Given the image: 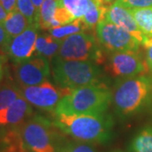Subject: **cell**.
<instances>
[{"mask_svg": "<svg viewBox=\"0 0 152 152\" xmlns=\"http://www.w3.org/2000/svg\"><path fill=\"white\" fill-rule=\"evenodd\" d=\"M53 122L64 134L77 141L91 145H105L113 138L114 121L112 115L53 114Z\"/></svg>", "mask_w": 152, "mask_h": 152, "instance_id": "cell-1", "label": "cell"}, {"mask_svg": "<svg viewBox=\"0 0 152 152\" xmlns=\"http://www.w3.org/2000/svg\"><path fill=\"white\" fill-rule=\"evenodd\" d=\"M114 112L120 118L141 113L152 105V77L145 75L118 79L113 91Z\"/></svg>", "mask_w": 152, "mask_h": 152, "instance_id": "cell-2", "label": "cell"}, {"mask_svg": "<svg viewBox=\"0 0 152 152\" xmlns=\"http://www.w3.org/2000/svg\"><path fill=\"white\" fill-rule=\"evenodd\" d=\"M113 102L107 85H94L69 90L53 114H99L107 113Z\"/></svg>", "mask_w": 152, "mask_h": 152, "instance_id": "cell-3", "label": "cell"}, {"mask_svg": "<svg viewBox=\"0 0 152 152\" xmlns=\"http://www.w3.org/2000/svg\"><path fill=\"white\" fill-rule=\"evenodd\" d=\"M53 77L60 88L73 90L94 85H107V80L96 64L89 61L53 60Z\"/></svg>", "mask_w": 152, "mask_h": 152, "instance_id": "cell-4", "label": "cell"}, {"mask_svg": "<svg viewBox=\"0 0 152 152\" xmlns=\"http://www.w3.org/2000/svg\"><path fill=\"white\" fill-rule=\"evenodd\" d=\"M18 129L27 152H57L65 141L53 120L39 114L32 115Z\"/></svg>", "mask_w": 152, "mask_h": 152, "instance_id": "cell-5", "label": "cell"}, {"mask_svg": "<svg viewBox=\"0 0 152 152\" xmlns=\"http://www.w3.org/2000/svg\"><path fill=\"white\" fill-rule=\"evenodd\" d=\"M56 58L62 60L89 61L102 64L106 58L103 48L92 33L80 32L62 40Z\"/></svg>", "mask_w": 152, "mask_h": 152, "instance_id": "cell-6", "label": "cell"}, {"mask_svg": "<svg viewBox=\"0 0 152 152\" xmlns=\"http://www.w3.org/2000/svg\"><path fill=\"white\" fill-rule=\"evenodd\" d=\"M96 32L100 44L109 53L139 51L141 45L131 34L106 19L98 23Z\"/></svg>", "mask_w": 152, "mask_h": 152, "instance_id": "cell-7", "label": "cell"}, {"mask_svg": "<svg viewBox=\"0 0 152 152\" xmlns=\"http://www.w3.org/2000/svg\"><path fill=\"white\" fill-rule=\"evenodd\" d=\"M107 59V68L109 73L117 79L140 75L149 68L140 50L109 53Z\"/></svg>", "mask_w": 152, "mask_h": 152, "instance_id": "cell-8", "label": "cell"}, {"mask_svg": "<svg viewBox=\"0 0 152 152\" xmlns=\"http://www.w3.org/2000/svg\"><path fill=\"white\" fill-rule=\"evenodd\" d=\"M21 95L35 107L53 113L60 100L69 92L59 86H55L48 80L34 86H20Z\"/></svg>", "mask_w": 152, "mask_h": 152, "instance_id": "cell-9", "label": "cell"}, {"mask_svg": "<svg viewBox=\"0 0 152 152\" xmlns=\"http://www.w3.org/2000/svg\"><path fill=\"white\" fill-rule=\"evenodd\" d=\"M50 63L42 55L15 64V79L20 86H34L47 81L50 76Z\"/></svg>", "mask_w": 152, "mask_h": 152, "instance_id": "cell-10", "label": "cell"}, {"mask_svg": "<svg viewBox=\"0 0 152 152\" xmlns=\"http://www.w3.org/2000/svg\"><path fill=\"white\" fill-rule=\"evenodd\" d=\"M38 29L36 25H31L21 34L11 38L3 52L14 63L20 64L36 54V43L38 37Z\"/></svg>", "mask_w": 152, "mask_h": 152, "instance_id": "cell-11", "label": "cell"}, {"mask_svg": "<svg viewBox=\"0 0 152 152\" xmlns=\"http://www.w3.org/2000/svg\"><path fill=\"white\" fill-rule=\"evenodd\" d=\"M105 19L131 34L141 45L145 43L149 37V36L142 32L138 26L130 10L117 3L109 6Z\"/></svg>", "mask_w": 152, "mask_h": 152, "instance_id": "cell-12", "label": "cell"}, {"mask_svg": "<svg viewBox=\"0 0 152 152\" xmlns=\"http://www.w3.org/2000/svg\"><path fill=\"white\" fill-rule=\"evenodd\" d=\"M33 115L32 105L20 96L4 110L0 111V125L18 127Z\"/></svg>", "mask_w": 152, "mask_h": 152, "instance_id": "cell-13", "label": "cell"}, {"mask_svg": "<svg viewBox=\"0 0 152 152\" xmlns=\"http://www.w3.org/2000/svg\"><path fill=\"white\" fill-rule=\"evenodd\" d=\"M61 40H58L50 34H42L38 36L36 43V55H42L50 61L53 60L58 53Z\"/></svg>", "mask_w": 152, "mask_h": 152, "instance_id": "cell-14", "label": "cell"}, {"mask_svg": "<svg viewBox=\"0 0 152 152\" xmlns=\"http://www.w3.org/2000/svg\"><path fill=\"white\" fill-rule=\"evenodd\" d=\"M2 24L11 38L24 32L31 25L25 15L17 10L9 13L5 20Z\"/></svg>", "mask_w": 152, "mask_h": 152, "instance_id": "cell-15", "label": "cell"}, {"mask_svg": "<svg viewBox=\"0 0 152 152\" xmlns=\"http://www.w3.org/2000/svg\"><path fill=\"white\" fill-rule=\"evenodd\" d=\"M108 6L101 0H88V8L83 16V20L90 30L96 29L98 23L105 19Z\"/></svg>", "mask_w": 152, "mask_h": 152, "instance_id": "cell-16", "label": "cell"}, {"mask_svg": "<svg viewBox=\"0 0 152 152\" xmlns=\"http://www.w3.org/2000/svg\"><path fill=\"white\" fill-rule=\"evenodd\" d=\"M129 152H152V126L141 129L131 140Z\"/></svg>", "mask_w": 152, "mask_h": 152, "instance_id": "cell-17", "label": "cell"}, {"mask_svg": "<svg viewBox=\"0 0 152 152\" xmlns=\"http://www.w3.org/2000/svg\"><path fill=\"white\" fill-rule=\"evenodd\" d=\"M90 30L86 24L83 20V19H75L69 24L61 26L59 27L53 28L49 30V34L58 40H64L65 38L75 35L77 33L86 32Z\"/></svg>", "mask_w": 152, "mask_h": 152, "instance_id": "cell-18", "label": "cell"}, {"mask_svg": "<svg viewBox=\"0 0 152 152\" xmlns=\"http://www.w3.org/2000/svg\"><path fill=\"white\" fill-rule=\"evenodd\" d=\"M20 96H22L20 86L17 83L11 80L0 83V111L10 106Z\"/></svg>", "mask_w": 152, "mask_h": 152, "instance_id": "cell-19", "label": "cell"}, {"mask_svg": "<svg viewBox=\"0 0 152 152\" xmlns=\"http://www.w3.org/2000/svg\"><path fill=\"white\" fill-rule=\"evenodd\" d=\"M58 7V0H44L39 12L38 27L45 31L51 29V23L54 18Z\"/></svg>", "mask_w": 152, "mask_h": 152, "instance_id": "cell-20", "label": "cell"}, {"mask_svg": "<svg viewBox=\"0 0 152 152\" xmlns=\"http://www.w3.org/2000/svg\"><path fill=\"white\" fill-rule=\"evenodd\" d=\"M130 11L142 32L152 37V7L132 9Z\"/></svg>", "mask_w": 152, "mask_h": 152, "instance_id": "cell-21", "label": "cell"}, {"mask_svg": "<svg viewBox=\"0 0 152 152\" xmlns=\"http://www.w3.org/2000/svg\"><path fill=\"white\" fill-rule=\"evenodd\" d=\"M58 4L64 7L75 19L83 18L88 8V0H58Z\"/></svg>", "mask_w": 152, "mask_h": 152, "instance_id": "cell-22", "label": "cell"}, {"mask_svg": "<svg viewBox=\"0 0 152 152\" xmlns=\"http://www.w3.org/2000/svg\"><path fill=\"white\" fill-rule=\"evenodd\" d=\"M17 10L25 15L31 25H36L38 27L37 12L31 0H17Z\"/></svg>", "mask_w": 152, "mask_h": 152, "instance_id": "cell-23", "label": "cell"}, {"mask_svg": "<svg viewBox=\"0 0 152 152\" xmlns=\"http://www.w3.org/2000/svg\"><path fill=\"white\" fill-rule=\"evenodd\" d=\"M57 152H98L91 144L80 141H64Z\"/></svg>", "mask_w": 152, "mask_h": 152, "instance_id": "cell-24", "label": "cell"}, {"mask_svg": "<svg viewBox=\"0 0 152 152\" xmlns=\"http://www.w3.org/2000/svg\"><path fill=\"white\" fill-rule=\"evenodd\" d=\"M75 19L71 15L69 11L66 10L64 7L61 6L58 4V7L57 8V10L55 13L54 18L51 23V29L56 27H59L61 26H64L66 24H69ZM50 29V30H51Z\"/></svg>", "mask_w": 152, "mask_h": 152, "instance_id": "cell-25", "label": "cell"}, {"mask_svg": "<svg viewBox=\"0 0 152 152\" xmlns=\"http://www.w3.org/2000/svg\"><path fill=\"white\" fill-rule=\"evenodd\" d=\"M115 3L129 10L152 7V0H117Z\"/></svg>", "mask_w": 152, "mask_h": 152, "instance_id": "cell-26", "label": "cell"}, {"mask_svg": "<svg viewBox=\"0 0 152 152\" xmlns=\"http://www.w3.org/2000/svg\"><path fill=\"white\" fill-rule=\"evenodd\" d=\"M146 50V64L149 69L152 70V37L147 38L145 42L142 45Z\"/></svg>", "mask_w": 152, "mask_h": 152, "instance_id": "cell-27", "label": "cell"}, {"mask_svg": "<svg viewBox=\"0 0 152 152\" xmlns=\"http://www.w3.org/2000/svg\"><path fill=\"white\" fill-rule=\"evenodd\" d=\"M10 39L11 37L5 31L3 24L0 23V48H4L8 44V42L10 41Z\"/></svg>", "mask_w": 152, "mask_h": 152, "instance_id": "cell-28", "label": "cell"}, {"mask_svg": "<svg viewBox=\"0 0 152 152\" xmlns=\"http://www.w3.org/2000/svg\"><path fill=\"white\" fill-rule=\"evenodd\" d=\"M0 2L8 13L17 10V0H0Z\"/></svg>", "mask_w": 152, "mask_h": 152, "instance_id": "cell-29", "label": "cell"}, {"mask_svg": "<svg viewBox=\"0 0 152 152\" xmlns=\"http://www.w3.org/2000/svg\"><path fill=\"white\" fill-rule=\"evenodd\" d=\"M8 14H9V13L4 10V8L3 7L1 2H0V23H1V24L5 20L6 17L8 15Z\"/></svg>", "mask_w": 152, "mask_h": 152, "instance_id": "cell-30", "label": "cell"}, {"mask_svg": "<svg viewBox=\"0 0 152 152\" xmlns=\"http://www.w3.org/2000/svg\"><path fill=\"white\" fill-rule=\"evenodd\" d=\"M33 3V4L35 6L36 10H37V12L38 18H39V12H40V10H41V7L43 4L44 0H31Z\"/></svg>", "mask_w": 152, "mask_h": 152, "instance_id": "cell-31", "label": "cell"}, {"mask_svg": "<svg viewBox=\"0 0 152 152\" xmlns=\"http://www.w3.org/2000/svg\"><path fill=\"white\" fill-rule=\"evenodd\" d=\"M4 57H0V83L4 78Z\"/></svg>", "mask_w": 152, "mask_h": 152, "instance_id": "cell-32", "label": "cell"}, {"mask_svg": "<svg viewBox=\"0 0 152 152\" xmlns=\"http://www.w3.org/2000/svg\"><path fill=\"white\" fill-rule=\"evenodd\" d=\"M102 3H103L105 5H107V6H110V5H112L113 4H114L117 0H101Z\"/></svg>", "mask_w": 152, "mask_h": 152, "instance_id": "cell-33", "label": "cell"}, {"mask_svg": "<svg viewBox=\"0 0 152 152\" xmlns=\"http://www.w3.org/2000/svg\"><path fill=\"white\" fill-rule=\"evenodd\" d=\"M110 152H125L123 151H121V150H113V151H112Z\"/></svg>", "mask_w": 152, "mask_h": 152, "instance_id": "cell-34", "label": "cell"}]
</instances>
